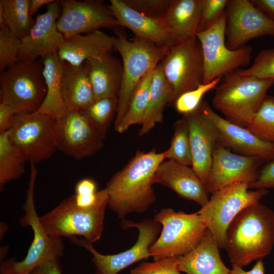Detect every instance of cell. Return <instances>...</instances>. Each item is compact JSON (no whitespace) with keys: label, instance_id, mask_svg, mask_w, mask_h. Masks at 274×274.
<instances>
[{"label":"cell","instance_id":"6da1fadb","mask_svg":"<svg viewBox=\"0 0 274 274\" xmlns=\"http://www.w3.org/2000/svg\"><path fill=\"white\" fill-rule=\"evenodd\" d=\"M166 150H138L134 156L108 182V207L120 219L131 213H143L155 202L153 177L166 159Z\"/></svg>","mask_w":274,"mask_h":274},{"label":"cell","instance_id":"7a4b0ae2","mask_svg":"<svg viewBox=\"0 0 274 274\" xmlns=\"http://www.w3.org/2000/svg\"><path fill=\"white\" fill-rule=\"evenodd\" d=\"M274 246V211L258 202L241 212L229 225L225 248L232 267L243 268L268 256Z\"/></svg>","mask_w":274,"mask_h":274},{"label":"cell","instance_id":"3957f363","mask_svg":"<svg viewBox=\"0 0 274 274\" xmlns=\"http://www.w3.org/2000/svg\"><path fill=\"white\" fill-rule=\"evenodd\" d=\"M241 70L223 78L216 88L213 106L227 120L247 128L274 84V80L244 75Z\"/></svg>","mask_w":274,"mask_h":274},{"label":"cell","instance_id":"277c9868","mask_svg":"<svg viewBox=\"0 0 274 274\" xmlns=\"http://www.w3.org/2000/svg\"><path fill=\"white\" fill-rule=\"evenodd\" d=\"M97 199L91 207L77 206L72 195L40 217L48 235L53 237L81 236L92 244L100 239L109 198L105 188L98 191Z\"/></svg>","mask_w":274,"mask_h":274},{"label":"cell","instance_id":"5b68a950","mask_svg":"<svg viewBox=\"0 0 274 274\" xmlns=\"http://www.w3.org/2000/svg\"><path fill=\"white\" fill-rule=\"evenodd\" d=\"M116 30L114 49L121 56L123 75L118 95L114 129L125 115L131 96L138 84L162 60L170 49L136 37L128 40L124 32Z\"/></svg>","mask_w":274,"mask_h":274},{"label":"cell","instance_id":"8992f818","mask_svg":"<svg viewBox=\"0 0 274 274\" xmlns=\"http://www.w3.org/2000/svg\"><path fill=\"white\" fill-rule=\"evenodd\" d=\"M37 169L30 164L28 187L23 206L24 215L20 220L22 227L30 226L33 232V239L25 258L20 261L14 258L3 261L0 274H27L38 266L51 260L59 259L64 255V246L62 237L47 234L38 216L35 206L34 193Z\"/></svg>","mask_w":274,"mask_h":274},{"label":"cell","instance_id":"52a82bcc","mask_svg":"<svg viewBox=\"0 0 274 274\" xmlns=\"http://www.w3.org/2000/svg\"><path fill=\"white\" fill-rule=\"evenodd\" d=\"M41 59L31 62L18 61L1 71V102L11 107L16 114L36 112L46 95Z\"/></svg>","mask_w":274,"mask_h":274},{"label":"cell","instance_id":"ba28073f","mask_svg":"<svg viewBox=\"0 0 274 274\" xmlns=\"http://www.w3.org/2000/svg\"><path fill=\"white\" fill-rule=\"evenodd\" d=\"M153 219L162 226L159 236L149 249L154 261L188 253L197 246L207 230L197 212L187 214L164 208Z\"/></svg>","mask_w":274,"mask_h":274},{"label":"cell","instance_id":"9c48e42d","mask_svg":"<svg viewBox=\"0 0 274 274\" xmlns=\"http://www.w3.org/2000/svg\"><path fill=\"white\" fill-rule=\"evenodd\" d=\"M249 184L236 183L212 194L208 202L197 212L207 229L224 248L228 228L236 216L246 208L260 202L267 189L249 190Z\"/></svg>","mask_w":274,"mask_h":274},{"label":"cell","instance_id":"30bf717a","mask_svg":"<svg viewBox=\"0 0 274 274\" xmlns=\"http://www.w3.org/2000/svg\"><path fill=\"white\" fill-rule=\"evenodd\" d=\"M56 118L38 112L16 114L8 130L11 141L27 162L37 164L50 158L57 149Z\"/></svg>","mask_w":274,"mask_h":274},{"label":"cell","instance_id":"8fae6325","mask_svg":"<svg viewBox=\"0 0 274 274\" xmlns=\"http://www.w3.org/2000/svg\"><path fill=\"white\" fill-rule=\"evenodd\" d=\"M225 28V12L212 27L196 34L203 59L202 83H208L217 78L222 79L250 62L252 48L245 45L236 50L229 49L226 44Z\"/></svg>","mask_w":274,"mask_h":274},{"label":"cell","instance_id":"7c38bea8","mask_svg":"<svg viewBox=\"0 0 274 274\" xmlns=\"http://www.w3.org/2000/svg\"><path fill=\"white\" fill-rule=\"evenodd\" d=\"M123 229L136 228L139 231L137 241L129 249L118 254L104 255L96 251L93 244L77 236L70 238L78 246L84 248L92 255L91 261L95 267V274H118L130 265L151 257L150 247L159 236L161 224L153 219L146 218L138 222L123 219Z\"/></svg>","mask_w":274,"mask_h":274},{"label":"cell","instance_id":"4fadbf2b","mask_svg":"<svg viewBox=\"0 0 274 274\" xmlns=\"http://www.w3.org/2000/svg\"><path fill=\"white\" fill-rule=\"evenodd\" d=\"M160 63L164 75L173 88L170 103L203 82V59L197 38L171 47Z\"/></svg>","mask_w":274,"mask_h":274},{"label":"cell","instance_id":"5bb4252c","mask_svg":"<svg viewBox=\"0 0 274 274\" xmlns=\"http://www.w3.org/2000/svg\"><path fill=\"white\" fill-rule=\"evenodd\" d=\"M57 149L76 160L92 156L104 146V138L81 111L66 109L56 119Z\"/></svg>","mask_w":274,"mask_h":274},{"label":"cell","instance_id":"9a60e30c","mask_svg":"<svg viewBox=\"0 0 274 274\" xmlns=\"http://www.w3.org/2000/svg\"><path fill=\"white\" fill-rule=\"evenodd\" d=\"M227 47L236 50L264 36L274 37V21L249 0H228L225 10Z\"/></svg>","mask_w":274,"mask_h":274},{"label":"cell","instance_id":"2e32d148","mask_svg":"<svg viewBox=\"0 0 274 274\" xmlns=\"http://www.w3.org/2000/svg\"><path fill=\"white\" fill-rule=\"evenodd\" d=\"M212 162L205 185L211 194L231 184H249L257 178L264 160L258 157L232 153L217 142L213 152Z\"/></svg>","mask_w":274,"mask_h":274},{"label":"cell","instance_id":"e0dca14e","mask_svg":"<svg viewBox=\"0 0 274 274\" xmlns=\"http://www.w3.org/2000/svg\"><path fill=\"white\" fill-rule=\"evenodd\" d=\"M61 12L57 27L64 39L86 34L102 27L117 26L110 9L99 1H59Z\"/></svg>","mask_w":274,"mask_h":274},{"label":"cell","instance_id":"ac0fdd59","mask_svg":"<svg viewBox=\"0 0 274 274\" xmlns=\"http://www.w3.org/2000/svg\"><path fill=\"white\" fill-rule=\"evenodd\" d=\"M198 108L212 122L224 147L239 154L259 157L268 161L274 158V144L265 141L247 128L235 124L216 113L207 101H202Z\"/></svg>","mask_w":274,"mask_h":274},{"label":"cell","instance_id":"d6986e66","mask_svg":"<svg viewBox=\"0 0 274 274\" xmlns=\"http://www.w3.org/2000/svg\"><path fill=\"white\" fill-rule=\"evenodd\" d=\"M61 12L59 1L47 5V11L37 16L27 36L21 40L18 61L31 62L51 53L57 52L64 39L57 27Z\"/></svg>","mask_w":274,"mask_h":274},{"label":"cell","instance_id":"ffe728a7","mask_svg":"<svg viewBox=\"0 0 274 274\" xmlns=\"http://www.w3.org/2000/svg\"><path fill=\"white\" fill-rule=\"evenodd\" d=\"M189 127L192 168L206 185L211 168L213 152L218 142L216 129L198 108L186 115Z\"/></svg>","mask_w":274,"mask_h":274},{"label":"cell","instance_id":"44dd1931","mask_svg":"<svg viewBox=\"0 0 274 274\" xmlns=\"http://www.w3.org/2000/svg\"><path fill=\"white\" fill-rule=\"evenodd\" d=\"M153 184L166 186L180 197L204 206L209 201V192L192 167L172 160H164L154 175Z\"/></svg>","mask_w":274,"mask_h":274},{"label":"cell","instance_id":"7402d4cb","mask_svg":"<svg viewBox=\"0 0 274 274\" xmlns=\"http://www.w3.org/2000/svg\"><path fill=\"white\" fill-rule=\"evenodd\" d=\"M109 7L116 19L117 26L129 29L135 37L148 41L160 47L170 48L175 45L161 19L140 13L124 0H111Z\"/></svg>","mask_w":274,"mask_h":274},{"label":"cell","instance_id":"603a6c76","mask_svg":"<svg viewBox=\"0 0 274 274\" xmlns=\"http://www.w3.org/2000/svg\"><path fill=\"white\" fill-rule=\"evenodd\" d=\"M201 0H172L161 18L175 45L196 38Z\"/></svg>","mask_w":274,"mask_h":274},{"label":"cell","instance_id":"cb8c5ba5","mask_svg":"<svg viewBox=\"0 0 274 274\" xmlns=\"http://www.w3.org/2000/svg\"><path fill=\"white\" fill-rule=\"evenodd\" d=\"M115 37L97 30L64 39L57 54L60 59L74 66L83 64L88 59L112 52Z\"/></svg>","mask_w":274,"mask_h":274},{"label":"cell","instance_id":"d4e9b609","mask_svg":"<svg viewBox=\"0 0 274 274\" xmlns=\"http://www.w3.org/2000/svg\"><path fill=\"white\" fill-rule=\"evenodd\" d=\"M219 246L207 229L197 246L188 253L178 257V269L187 274H229L222 261Z\"/></svg>","mask_w":274,"mask_h":274},{"label":"cell","instance_id":"484cf974","mask_svg":"<svg viewBox=\"0 0 274 274\" xmlns=\"http://www.w3.org/2000/svg\"><path fill=\"white\" fill-rule=\"evenodd\" d=\"M85 64L95 100L118 97L122 80V63L109 52L91 58Z\"/></svg>","mask_w":274,"mask_h":274},{"label":"cell","instance_id":"4316f807","mask_svg":"<svg viewBox=\"0 0 274 274\" xmlns=\"http://www.w3.org/2000/svg\"><path fill=\"white\" fill-rule=\"evenodd\" d=\"M62 91L66 109L83 112L95 100L86 66L64 62Z\"/></svg>","mask_w":274,"mask_h":274},{"label":"cell","instance_id":"83f0119b","mask_svg":"<svg viewBox=\"0 0 274 274\" xmlns=\"http://www.w3.org/2000/svg\"><path fill=\"white\" fill-rule=\"evenodd\" d=\"M43 74L46 86L45 99L38 112L52 116L57 119L66 109L62 91V80L64 62L59 57L57 52L42 56Z\"/></svg>","mask_w":274,"mask_h":274},{"label":"cell","instance_id":"f1b7e54d","mask_svg":"<svg viewBox=\"0 0 274 274\" xmlns=\"http://www.w3.org/2000/svg\"><path fill=\"white\" fill-rule=\"evenodd\" d=\"M160 62L153 72L148 105L139 131L140 136L147 134L157 123L162 122L164 108L172 98L173 88L164 75Z\"/></svg>","mask_w":274,"mask_h":274},{"label":"cell","instance_id":"f546056e","mask_svg":"<svg viewBox=\"0 0 274 274\" xmlns=\"http://www.w3.org/2000/svg\"><path fill=\"white\" fill-rule=\"evenodd\" d=\"M154 68L145 75L133 92L126 113L115 129L118 133L124 132L133 125L142 124L148 105Z\"/></svg>","mask_w":274,"mask_h":274},{"label":"cell","instance_id":"4dcf8cb0","mask_svg":"<svg viewBox=\"0 0 274 274\" xmlns=\"http://www.w3.org/2000/svg\"><path fill=\"white\" fill-rule=\"evenodd\" d=\"M26 162L24 157L11 141L9 131L0 133L1 189L5 184L22 176Z\"/></svg>","mask_w":274,"mask_h":274},{"label":"cell","instance_id":"1f68e13d","mask_svg":"<svg viewBox=\"0 0 274 274\" xmlns=\"http://www.w3.org/2000/svg\"><path fill=\"white\" fill-rule=\"evenodd\" d=\"M6 26L20 40L28 35L35 19L30 16V0H1Z\"/></svg>","mask_w":274,"mask_h":274},{"label":"cell","instance_id":"d6a6232c","mask_svg":"<svg viewBox=\"0 0 274 274\" xmlns=\"http://www.w3.org/2000/svg\"><path fill=\"white\" fill-rule=\"evenodd\" d=\"M174 134L169 148L166 150V159L181 164L192 165V157L187 121L184 116L174 125Z\"/></svg>","mask_w":274,"mask_h":274},{"label":"cell","instance_id":"836d02e7","mask_svg":"<svg viewBox=\"0 0 274 274\" xmlns=\"http://www.w3.org/2000/svg\"><path fill=\"white\" fill-rule=\"evenodd\" d=\"M118 97H107L95 100L82 112L105 138L116 114Z\"/></svg>","mask_w":274,"mask_h":274},{"label":"cell","instance_id":"e575fe53","mask_svg":"<svg viewBox=\"0 0 274 274\" xmlns=\"http://www.w3.org/2000/svg\"><path fill=\"white\" fill-rule=\"evenodd\" d=\"M260 139L274 144V97L267 95L247 127Z\"/></svg>","mask_w":274,"mask_h":274},{"label":"cell","instance_id":"d590c367","mask_svg":"<svg viewBox=\"0 0 274 274\" xmlns=\"http://www.w3.org/2000/svg\"><path fill=\"white\" fill-rule=\"evenodd\" d=\"M221 80L217 78L208 83H202L195 89L181 94L174 102L177 112L184 115L196 110L201 103L203 96L216 89Z\"/></svg>","mask_w":274,"mask_h":274},{"label":"cell","instance_id":"8d00e7d4","mask_svg":"<svg viewBox=\"0 0 274 274\" xmlns=\"http://www.w3.org/2000/svg\"><path fill=\"white\" fill-rule=\"evenodd\" d=\"M21 40L6 26L0 29V70L1 71L18 61Z\"/></svg>","mask_w":274,"mask_h":274},{"label":"cell","instance_id":"74e56055","mask_svg":"<svg viewBox=\"0 0 274 274\" xmlns=\"http://www.w3.org/2000/svg\"><path fill=\"white\" fill-rule=\"evenodd\" d=\"M241 73L244 75L274 80V48L260 51L252 65L247 69H242Z\"/></svg>","mask_w":274,"mask_h":274},{"label":"cell","instance_id":"f35d334b","mask_svg":"<svg viewBox=\"0 0 274 274\" xmlns=\"http://www.w3.org/2000/svg\"><path fill=\"white\" fill-rule=\"evenodd\" d=\"M228 0H201L198 31L207 30L214 25L225 12Z\"/></svg>","mask_w":274,"mask_h":274},{"label":"cell","instance_id":"ab89813d","mask_svg":"<svg viewBox=\"0 0 274 274\" xmlns=\"http://www.w3.org/2000/svg\"><path fill=\"white\" fill-rule=\"evenodd\" d=\"M130 274H183L178 269V257H167L152 262H142Z\"/></svg>","mask_w":274,"mask_h":274},{"label":"cell","instance_id":"60d3db41","mask_svg":"<svg viewBox=\"0 0 274 274\" xmlns=\"http://www.w3.org/2000/svg\"><path fill=\"white\" fill-rule=\"evenodd\" d=\"M131 7L148 16L161 19L172 0H124Z\"/></svg>","mask_w":274,"mask_h":274},{"label":"cell","instance_id":"b9f144b4","mask_svg":"<svg viewBox=\"0 0 274 274\" xmlns=\"http://www.w3.org/2000/svg\"><path fill=\"white\" fill-rule=\"evenodd\" d=\"M250 189H268L274 188V158L259 171L257 178L249 184Z\"/></svg>","mask_w":274,"mask_h":274},{"label":"cell","instance_id":"7bdbcfd3","mask_svg":"<svg viewBox=\"0 0 274 274\" xmlns=\"http://www.w3.org/2000/svg\"><path fill=\"white\" fill-rule=\"evenodd\" d=\"M16 112L9 106L0 102V133L9 130L12 126Z\"/></svg>","mask_w":274,"mask_h":274},{"label":"cell","instance_id":"ee69618b","mask_svg":"<svg viewBox=\"0 0 274 274\" xmlns=\"http://www.w3.org/2000/svg\"><path fill=\"white\" fill-rule=\"evenodd\" d=\"M27 274H62L59 259L47 261L38 266Z\"/></svg>","mask_w":274,"mask_h":274},{"label":"cell","instance_id":"f6af8a7d","mask_svg":"<svg viewBox=\"0 0 274 274\" xmlns=\"http://www.w3.org/2000/svg\"><path fill=\"white\" fill-rule=\"evenodd\" d=\"M96 183L91 179L84 178L77 182L75 186L76 194H87L97 192Z\"/></svg>","mask_w":274,"mask_h":274},{"label":"cell","instance_id":"bcb514c9","mask_svg":"<svg viewBox=\"0 0 274 274\" xmlns=\"http://www.w3.org/2000/svg\"><path fill=\"white\" fill-rule=\"evenodd\" d=\"M229 274H265L264 263L262 260H257L252 268L248 271L241 267H233Z\"/></svg>","mask_w":274,"mask_h":274},{"label":"cell","instance_id":"7dc6e473","mask_svg":"<svg viewBox=\"0 0 274 274\" xmlns=\"http://www.w3.org/2000/svg\"><path fill=\"white\" fill-rule=\"evenodd\" d=\"M251 2L274 21V0H251Z\"/></svg>","mask_w":274,"mask_h":274},{"label":"cell","instance_id":"c3c4849f","mask_svg":"<svg viewBox=\"0 0 274 274\" xmlns=\"http://www.w3.org/2000/svg\"><path fill=\"white\" fill-rule=\"evenodd\" d=\"M54 0H30L29 13L31 17L44 5H48Z\"/></svg>","mask_w":274,"mask_h":274},{"label":"cell","instance_id":"681fc988","mask_svg":"<svg viewBox=\"0 0 274 274\" xmlns=\"http://www.w3.org/2000/svg\"><path fill=\"white\" fill-rule=\"evenodd\" d=\"M6 26L4 10L2 3L0 2V27L3 28Z\"/></svg>","mask_w":274,"mask_h":274}]
</instances>
